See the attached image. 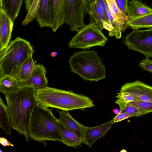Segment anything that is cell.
I'll list each match as a JSON object with an SVG mask.
<instances>
[{
    "instance_id": "6da1fadb",
    "label": "cell",
    "mask_w": 152,
    "mask_h": 152,
    "mask_svg": "<svg viewBox=\"0 0 152 152\" xmlns=\"http://www.w3.org/2000/svg\"><path fill=\"white\" fill-rule=\"evenodd\" d=\"M36 91L33 88H24L5 95L12 128L24 135L28 142L31 118L38 105L35 98Z\"/></svg>"
},
{
    "instance_id": "7a4b0ae2",
    "label": "cell",
    "mask_w": 152,
    "mask_h": 152,
    "mask_svg": "<svg viewBox=\"0 0 152 152\" xmlns=\"http://www.w3.org/2000/svg\"><path fill=\"white\" fill-rule=\"evenodd\" d=\"M35 98L38 105L66 111L84 110L95 106L93 101L88 96L48 86L37 90Z\"/></svg>"
},
{
    "instance_id": "3957f363",
    "label": "cell",
    "mask_w": 152,
    "mask_h": 152,
    "mask_svg": "<svg viewBox=\"0 0 152 152\" xmlns=\"http://www.w3.org/2000/svg\"><path fill=\"white\" fill-rule=\"evenodd\" d=\"M52 110L39 105L36 106L31 118L29 138L40 142L52 141L61 142L58 119Z\"/></svg>"
},
{
    "instance_id": "277c9868",
    "label": "cell",
    "mask_w": 152,
    "mask_h": 152,
    "mask_svg": "<svg viewBox=\"0 0 152 152\" xmlns=\"http://www.w3.org/2000/svg\"><path fill=\"white\" fill-rule=\"evenodd\" d=\"M34 52L28 41L19 37L12 41L5 49L0 51V77L9 75L18 80L23 64Z\"/></svg>"
},
{
    "instance_id": "5b68a950",
    "label": "cell",
    "mask_w": 152,
    "mask_h": 152,
    "mask_svg": "<svg viewBox=\"0 0 152 152\" xmlns=\"http://www.w3.org/2000/svg\"><path fill=\"white\" fill-rule=\"evenodd\" d=\"M69 63L71 72L85 80L98 82L105 77L106 68L94 50L75 53L69 58Z\"/></svg>"
},
{
    "instance_id": "8992f818",
    "label": "cell",
    "mask_w": 152,
    "mask_h": 152,
    "mask_svg": "<svg viewBox=\"0 0 152 152\" xmlns=\"http://www.w3.org/2000/svg\"><path fill=\"white\" fill-rule=\"evenodd\" d=\"M107 40L96 24L94 23H89L80 29L72 39L69 47L84 49L97 46L103 47Z\"/></svg>"
},
{
    "instance_id": "52a82bcc",
    "label": "cell",
    "mask_w": 152,
    "mask_h": 152,
    "mask_svg": "<svg viewBox=\"0 0 152 152\" xmlns=\"http://www.w3.org/2000/svg\"><path fill=\"white\" fill-rule=\"evenodd\" d=\"M89 9L86 0H65L64 22L71 31L77 32L85 25L84 18Z\"/></svg>"
},
{
    "instance_id": "ba28073f",
    "label": "cell",
    "mask_w": 152,
    "mask_h": 152,
    "mask_svg": "<svg viewBox=\"0 0 152 152\" xmlns=\"http://www.w3.org/2000/svg\"><path fill=\"white\" fill-rule=\"evenodd\" d=\"M124 38L123 42L130 50L152 57V28L132 29Z\"/></svg>"
},
{
    "instance_id": "9c48e42d",
    "label": "cell",
    "mask_w": 152,
    "mask_h": 152,
    "mask_svg": "<svg viewBox=\"0 0 152 152\" xmlns=\"http://www.w3.org/2000/svg\"><path fill=\"white\" fill-rule=\"evenodd\" d=\"M46 69L42 64H36L34 72L29 77L22 80H19V88H30L37 90L47 86L48 80L46 75Z\"/></svg>"
},
{
    "instance_id": "30bf717a",
    "label": "cell",
    "mask_w": 152,
    "mask_h": 152,
    "mask_svg": "<svg viewBox=\"0 0 152 152\" xmlns=\"http://www.w3.org/2000/svg\"><path fill=\"white\" fill-rule=\"evenodd\" d=\"M120 91L131 93L137 100L152 103V86L139 80L126 83L122 86Z\"/></svg>"
},
{
    "instance_id": "8fae6325",
    "label": "cell",
    "mask_w": 152,
    "mask_h": 152,
    "mask_svg": "<svg viewBox=\"0 0 152 152\" xmlns=\"http://www.w3.org/2000/svg\"><path fill=\"white\" fill-rule=\"evenodd\" d=\"M88 12L90 17L89 23H95L102 31L104 28L108 31L109 36L112 37L113 28L109 23L104 11L98 1L96 0L89 4Z\"/></svg>"
},
{
    "instance_id": "7c38bea8",
    "label": "cell",
    "mask_w": 152,
    "mask_h": 152,
    "mask_svg": "<svg viewBox=\"0 0 152 152\" xmlns=\"http://www.w3.org/2000/svg\"><path fill=\"white\" fill-rule=\"evenodd\" d=\"M14 21L0 7V50L8 45L11 38Z\"/></svg>"
},
{
    "instance_id": "4fadbf2b",
    "label": "cell",
    "mask_w": 152,
    "mask_h": 152,
    "mask_svg": "<svg viewBox=\"0 0 152 152\" xmlns=\"http://www.w3.org/2000/svg\"><path fill=\"white\" fill-rule=\"evenodd\" d=\"M113 124V118L109 121L99 126L87 127L85 132L82 142L91 148L95 141L106 134Z\"/></svg>"
},
{
    "instance_id": "5bb4252c",
    "label": "cell",
    "mask_w": 152,
    "mask_h": 152,
    "mask_svg": "<svg viewBox=\"0 0 152 152\" xmlns=\"http://www.w3.org/2000/svg\"><path fill=\"white\" fill-rule=\"evenodd\" d=\"M51 20L50 27L56 32L64 23L65 0H50Z\"/></svg>"
},
{
    "instance_id": "9a60e30c",
    "label": "cell",
    "mask_w": 152,
    "mask_h": 152,
    "mask_svg": "<svg viewBox=\"0 0 152 152\" xmlns=\"http://www.w3.org/2000/svg\"><path fill=\"white\" fill-rule=\"evenodd\" d=\"M59 115L58 120L66 128L72 132L83 140L87 127L75 120L70 114L68 111L57 109Z\"/></svg>"
},
{
    "instance_id": "2e32d148",
    "label": "cell",
    "mask_w": 152,
    "mask_h": 152,
    "mask_svg": "<svg viewBox=\"0 0 152 152\" xmlns=\"http://www.w3.org/2000/svg\"><path fill=\"white\" fill-rule=\"evenodd\" d=\"M113 15L116 27V38L121 37L123 29L129 18L126 13L118 7L115 0H106Z\"/></svg>"
},
{
    "instance_id": "e0dca14e",
    "label": "cell",
    "mask_w": 152,
    "mask_h": 152,
    "mask_svg": "<svg viewBox=\"0 0 152 152\" xmlns=\"http://www.w3.org/2000/svg\"><path fill=\"white\" fill-rule=\"evenodd\" d=\"M36 19L40 28L50 27L51 20L50 0H39V8Z\"/></svg>"
},
{
    "instance_id": "ac0fdd59",
    "label": "cell",
    "mask_w": 152,
    "mask_h": 152,
    "mask_svg": "<svg viewBox=\"0 0 152 152\" xmlns=\"http://www.w3.org/2000/svg\"><path fill=\"white\" fill-rule=\"evenodd\" d=\"M152 13V9L138 0L129 1L126 15L132 20Z\"/></svg>"
},
{
    "instance_id": "d6986e66",
    "label": "cell",
    "mask_w": 152,
    "mask_h": 152,
    "mask_svg": "<svg viewBox=\"0 0 152 152\" xmlns=\"http://www.w3.org/2000/svg\"><path fill=\"white\" fill-rule=\"evenodd\" d=\"M58 124L61 138V142L69 147H77L80 145L83 140L64 126L58 120Z\"/></svg>"
},
{
    "instance_id": "ffe728a7",
    "label": "cell",
    "mask_w": 152,
    "mask_h": 152,
    "mask_svg": "<svg viewBox=\"0 0 152 152\" xmlns=\"http://www.w3.org/2000/svg\"><path fill=\"white\" fill-rule=\"evenodd\" d=\"M23 0H0V7L14 22L20 10Z\"/></svg>"
},
{
    "instance_id": "44dd1931",
    "label": "cell",
    "mask_w": 152,
    "mask_h": 152,
    "mask_svg": "<svg viewBox=\"0 0 152 152\" xmlns=\"http://www.w3.org/2000/svg\"><path fill=\"white\" fill-rule=\"evenodd\" d=\"M129 28L132 29L152 28V13L134 19L128 20L126 22L123 31Z\"/></svg>"
},
{
    "instance_id": "7402d4cb",
    "label": "cell",
    "mask_w": 152,
    "mask_h": 152,
    "mask_svg": "<svg viewBox=\"0 0 152 152\" xmlns=\"http://www.w3.org/2000/svg\"><path fill=\"white\" fill-rule=\"evenodd\" d=\"M19 80L9 75H4L0 78V91L7 95L19 89Z\"/></svg>"
},
{
    "instance_id": "603a6c76",
    "label": "cell",
    "mask_w": 152,
    "mask_h": 152,
    "mask_svg": "<svg viewBox=\"0 0 152 152\" xmlns=\"http://www.w3.org/2000/svg\"><path fill=\"white\" fill-rule=\"evenodd\" d=\"M0 127L6 136L11 134V124L7 105L0 98Z\"/></svg>"
},
{
    "instance_id": "cb8c5ba5",
    "label": "cell",
    "mask_w": 152,
    "mask_h": 152,
    "mask_svg": "<svg viewBox=\"0 0 152 152\" xmlns=\"http://www.w3.org/2000/svg\"><path fill=\"white\" fill-rule=\"evenodd\" d=\"M27 13L22 24L26 26L36 18L39 0H24Z\"/></svg>"
},
{
    "instance_id": "d4e9b609",
    "label": "cell",
    "mask_w": 152,
    "mask_h": 152,
    "mask_svg": "<svg viewBox=\"0 0 152 152\" xmlns=\"http://www.w3.org/2000/svg\"><path fill=\"white\" fill-rule=\"evenodd\" d=\"M31 54L23 64L20 71L18 80L21 81L29 77L34 72L36 61H34Z\"/></svg>"
},
{
    "instance_id": "484cf974",
    "label": "cell",
    "mask_w": 152,
    "mask_h": 152,
    "mask_svg": "<svg viewBox=\"0 0 152 152\" xmlns=\"http://www.w3.org/2000/svg\"><path fill=\"white\" fill-rule=\"evenodd\" d=\"M126 103L131 105L137 108L140 111L141 116L152 112L151 102L137 99Z\"/></svg>"
},
{
    "instance_id": "4316f807",
    "label": "cell",
    "mask_w": 152,
    "mask_h": 152,
    "mask_svg": "<svg viewBox=\"0 0 152 152\" xmlns=\"http://www.w3.org/2000/svg\"><path fill=\"white\" fill-rule=\"evenodd\" d=\"M102 10L105 14L110 24L113 28V36L116 37L115 24L112 14L106 0H97Z\"/></svg>"
},
{
    "instance_id": "83f0119b",
    "label": "cell",
    "mask_w": 152,
    "mask_h": 152,
    "mask_svg": "<svg viewBox=\"0 0 152 152\" xmlns=\"http://www.w3.org/2000/svg\"><path fill=\"white\" fill-rule=\"evenodd\" d=\"M116 97L117 99L115 103L118 104L119 107L129 102L137 100L136 97L129 93L120 91L117 93Z\"/></svg>"
},
{
    "instance_id": "f1b7e54d",
    "label": "cell",
    "mask_w": 152,
    "mask_h": 152,
    "mask_svg": "<svg viewBox=\"0 0 152 152\" xmlns=\"http://www.w3.org/2000/svg\"><path fill=\"white\" fill-rule=\"evenodd\" d=\"M119 108L121 112L126 113L130 115L131 117L141 116L139 110L131 105L126 103L119 107Z\"/></svg>"
},
{
    "instance_id": "f546056e",
    "label": "cell",
    "mask_w": 152,
    "mask_h": 152,
    "mask_svg": "<svg viewBox=\"0 0 152 152\" xmlns=\"http://www.w3.org/2000/svg\"><path fill=\"white\" fill-rule=\"evenodd\" d=\"M140 67L143 69L152 73V61L148 58L141 61L139 63Z\"/></svg>"
},
{
    "instance_id": "4dcf8cb0",
    "label": "cell",
    "mask_w": 152,
    "mask_h": 152,
    "mask_svg": "<svg viewBox=\"0 0 152 152\" xmlns=\"http://www.w3.org/2000/svg\"><path fill=\"white\" fill-rule=\"evenodd\" d=\"M119 9L126 14L127 12L128 0H115Z\"/></svg>"
},
{
    "instance_id": "1f68e13d",
    "label": "cell",
    "mask_w": 152,
    "mask_h": 152,
    "mask_svg": "<svg viewBox=\"0 0 152 152\" xmlns=\"http://www.w3.org/2000/svg\"><path fill=\"white\" fill-rule=\"evenodd\" d=\"M130 117H131V116L128 113L125 112H120L113 118L114 123L121 121Z\"/></svg>"
},
{
    "instance_id": "d6a6232c",
    "label": "cell",
    "mask_w": 152,
    "mask_h": 152,
    "mask_svg": "<svg viewBox=\"0 0 152 152\" xmlns=\"http://www.w3.org/2000/svg\"><path fill=\"white\" fill-rule=\"evenodd\" d=\"M0 143L1 145L4 146H10L13 147L14 146L13 144L11 143L7 139L3 137H0Z\"/></svg>"
},
{
    "instance_id": "836d02e7",
    "label": "cell",
    "mask_w": 152,
    "mask_h": 152,
    "mask_svg": "<svg viewBox=\"0 0 152 152\" xmlns=\"http://www.w3.org/2000/svg\"><path fill=\"white\" fill-rule=\"evenodd\" d=\"M113 111L115 114L117 115L119 114L121 112L120 109L118 108L113 109Z\"/></svg>"
},
{
    "instance_id": "e575fe53",
    "label": "cell",
    "mask_w": 152,
    "mask_h": 152,
    "mask_svg": "<svg viewBox=\"0 0 152 152\" xmlns=\"http://www.w3.org/2000/svg\"><path fill=\"white\" fill-rule=\"evenodd\" d=\"M57 54L58 53L57 52L53 51L50 53V55L52 57H55L57 55Z\"/></svg>"
},
{
    "instance_id": "d590c367",
    "label": "cell",
    "mask_w": 152,
    "mask_h": 152,
    "mask_svg": "<svg viewBox=\"0 0 152 152\" xmlns=\"http://www.w3.org/2000/svg\"><path fill=\"white\" fill-rule=\"evenodd\" d=\"M86 1L89 3L90 4L94 1V0H86Z\"/></svg>"
},
{
    "instance_id": "8d00e7d4",
    "label": "cell",
    "mask_w": 152,
    "mask_h": 152,
    "mask_svg": "<svg viewBox=\"0 0 152 152\" xmlns=\"http://www.w3.org/2000/svg\"><path fill=\"white\" fill-rule=\"evenodd\" d=\"M120 152H127V151L125 149H123L122 150H121Z\"/></svg>"
},
{
    "instance_id": "74e56055",
    "label": "cell",
    "mask_w": 152,
    "mask_h": 152,
    "mask_svg": "<svg viewBox=\"0 0 152 152\" xmlns=\"http://www.w3.org/2000/svg\"><path fill=\"white\" fill-rule=\"evenodd\" d=\"M132 0H128V1H132Z\"/></svg>"
},
{
    "instance_id": "f35d334b",
    "label": "cell",
    "mask_w": 152,
    "mask_h": 152,
    "mask_svg": "<svg viewBox=\"0 0 152 152\" xmlns=\"http://www.w3.org/2000/svg\"><path fill=\"white\" fill-rule=\"evenodd\" d=\"M96 0H94V1H96Z\"/></svg>"
},
{
    "instance_id": "ab89813d",
    "label": "cell",
    "mask_w": 152,
    "mask_h": 152,
    "mask_svg": "<svg viewBox=\"0 0 152 152\" xmlns=\"http://www.w3.org/2000/svg\"><path fill=\"white\" fill-rule=\"evenodd\" d=\"M151 61H152V60H151Z\"/></svg>"
}]
</instances>
